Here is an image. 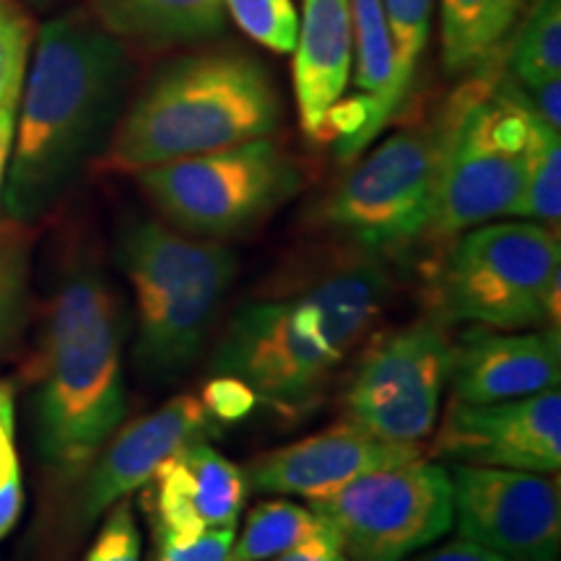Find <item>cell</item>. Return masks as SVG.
I'll list each match as a JSON object with an SVG mask.
<instances>
[{"mask_svg":"<svg viewBox=\"0 0 561 561\" xmlns=\"http://www.w3.org/2000/svg\"><path fill=\"white\" fill-rule=\"evenodd\" d=\"M91 16L146 53L203 45L229 24L224 0H91Z\"/></svg>","mask_w":561,"mask_h":561,"instance_id":"ffe728a7","label":"cell"},{"mask_svg":"<svg viewBox=\"0 0 561 561\" xmlns=\"http://www.w3.org/2000/svg\"><path fill=\"white\" fill-rule=\"evenodd\" d=\"M123 314L96 271H73L55 294L34 401L42 460L79 473L123 424Z\"/></svg>","mask_w":561,"mask_h":561,"instance_id":"277c9868","label":"cell"},{"mask_svg":"<svg viewBox=\"0 0 561 561\" xmlns=\"http://www.w3.org/2000/svg\"><path fill=\"white\" fill-rule=\"evenodd\" d=\"M533 3H536V0H525V5H528V9H530V5H533Z\"/></svg>","mask_w":561,"mask_h":561,"instance_id":"f35d334b","label":"cell"},{"mask_svg":"<svg viewBox=\"0 0 561 561\" xmlns=\"http://www.w3.org/2000/svg\"><path fill=\"white\" fill-rule=\"evenodd\" d=\"M455 401L489 405L559 390L561 354L557 333L473 331L453 346Z\"/></svg>","mask_w":561,"mask_h":561,"instance_id":"e0dca14e","label":"cell"},{"mask_svg":"<svg viewBox=\"0 0 561 561\" xmlns=\"http://www.w3.org/2000/svg\"><path fill=\"white\" fill-rule=\"evenodd\" d=\"M525 26L507 47L512 79L520 87H541L561 76V0H536Z\"/></svg>","mask_w":561,"mask_h":561,"instance_id":"cb8c5ba5","label":"cell"},{"mask_svg":"<svg viewBox=\"0 0 561 561\" xmlns=\"http://www.w3.org/2000/svg\"><path fill=\"white\" fill-rule=\"evenodd\" d=\"M432 458L460 466L557 473L561 466L559 390L489 405L455 401L434 439Z\"/></svg>","mask_w":561,"mask_h":561,"instance_id":"4fadbf2b","label":"cell"},{"mask_svg":"<svg viewBox=\"0 0 561 561\" xmlns=\"http://www.w3.org/2000/svg\"><path fill=\"white\" fill-rule=\"evenodd\" d=\"M268 68L237 47H206L153 70L112 130L102 164L140 172L268 138L280 123Z\"/></svg>","mask_w":561,"mask_h":561,"instance_id":"7a4b0ae2","label":"cell"},{"mask_svg":"<svg viewBox=\"0 0 561 561\" xmlns=\"http://www.w3.org/2000/svg\"><path fill=\"white\" fill-rule=\"evenodd\" d=\"M517 83V81H515ZM520 87V83H517ZM523 100L533 115L551 130H561V81H546L541 87H520Z\"/></svg>","mask_w":561,"mask_h":561,"instance_id":"836d02e7","label":"cell"},{"mask_svg":"<svg viewBox=\"0 0 561 561\" xmlns=\"http://www.w3.org/2000/svg\"><path fill=\"white\" fill-rule=\"evenodd\" d=\"M354 68L348 0H305L294 45V100L307 138L328 140V117L346 96Z\"/></svg>","mask_w":561,"mask_h":561,"instance_id":"ac0fdd59","label":"cell"},{"mask_svg":"<svg viewBox=\"0 0 561 561\" xmlns=\"http://www.w3.org/2000/svg\"><path fill=\"white\" fill-rule=\"evenodd\" d=\"M268 561H348L346 553H343L339 533L333 536H320L312 538V541H305L301 546H294V549L278 553Z\"/></svg>","mask_w":561,"mask_h":561,"instance_id":"e575fe53","label":"cell"},{"mask_svg":"<svg viewBox=\"0 0 561 561\" xmlns=\"http://www.w3.org/2000/svg\"><path fill=\"white\" fill-rule=\"evenodd\" d=\"M216 434V419L201 398L178 396L149 416L133 421L96 460L81 496V517L91 523L112 504L144 489L170 455Z\"/></svg>","mask_w":561,"mask_h":561,"instance_id":"2e32d148","label":"cell"},{"mask_svg":"<svg viewBox=\"0 0 561 561\" xmlns=\"http://www.w3.org/2000/svg\"><path fill=\"white\" fill-rule=\"evenodd\" d=\"M151 561H153V559H151Z\"/></svg>","mask_w":561,"mask_h":561,"instance_id":"ab89813d","label":"cell"},{"mask_svg":"<svg viewBox=\"0 0 561 561\" xmlns=\"http://www.w3.org/2000/svg\"><path fill=\"white\" fill-rule=\"evenodd\" d=\"M227 19L244 37L273 55H291L299 34V13L291 0H224Z\"/></svg>","mask_w":561,"mask_h":561,"instance_id":"484cf974","label":"cell"},{"mask_svg":"<svg viewBox=\"0 0 561 561\" xmlns=\"http://www.w3.org/2000/svg\"><path fill=\"white\" fill-rule=\"evenodd\" d=\"M333 525L312 507L276 500L263 502L248 515L240 541L234 538L229 561H268L278 553L320 536H333Z\"/></svg>","mask_w":561,"mask_h":561,"instance_id":"603a6c76","label":"cell"},{"mask_svg":"<svg viewBox=\"0 0 561 561\" xmlns=\"http://www.w3.org/2000/svg\"><path fill=\"white\" fill-rule=\"evenodd\" d=\"M453 525L510 561H557L561 502L543 473L453 462Z\"/></svg>","mask_w":561,"mask_h":561,"instance_id":"7c38bea8","label":"cell"},{"mask_svg":"<svg viewBox=\"0 0 561 561\" xmlns=\"http://www.w3.org/2000/svg\"><path fill=\"white\" fill-rule=\"evenodd\" d=\"M157 546L159 557L153 553V561H229L231 546H234V528L206 530L191 541Z\"/></svg>","mask_w":561,"mask_h":561,"instance_id":"4dcf8cb0","label":"cell"},{"mask_svg":"<svg viewBox=\"0 0 561 561\" xmlns=\"http://www.w3.org/2000/svg\"><path fill=\"white\" fill-rule=\"evenodd\" d=\"M561 248L557 229L536 221L479 224L462 234L437 273L447 320L523 331L559 314Z\"/></svg>","mask_w":561,"mask_h":561,"instance_id":"ba28073f","label":"cell"},{"mask_svg":"<svg viewBox=\"0 0 561 561\" xmlns=\"http://www.w3.org/2000/svg\"><path fill=\"white\" fill-rule=\"evenodd\" d=\"M248 494L244 471L208 442L170 455L144 491L153 541L182 543L206 530L234 528Z\"/></svg>","mask_w":561,"mask_h":561,"instance_id":"5bb4252c","label":"cell"},{"mask_svg":"<svg viewBox=\"0 0 561 561\" xmlns=\"http://www.w3.org/2000/svg\"><path fill=\"white\" fill-rule=\"evenodd\" d=\"M504 60L462 81V107L453 125L432 231L460 234L512 216L541 138L549 133L523 100ZM557 133V130H553Z\"/></svg>","mask_w":561,"mask_h":561,"instance_id":"8992f818","label":"cell"},{"mask_svg":"<svg viewBox=\"0 0 561 561\" xmlns=\"http://www.w3.org/2000/svg\"><path fill=\"white\" fill-rule=\"evenodd\" d=\"M136 174L140 191L174 229L203 240L252 229L291 201L305 182L299 161L271 136Z\"/></svg>","mask_w":561,"mask_h":561,"instance_id":"9c48e42d","label":"cell"},{"mask_svg":"<svg viewBox=\"0 0 561 561\" xmlns=\"http://www.w3.org/2000/svg\"><path fill=\"white\" fill-rule=\"evenodd\" d=\"M348 561H405L453 528L450 473L413 458L310 500Z\"/></svg>","mask_w":561,"mask_h":561,"instance_id":"30bf717a","label":"cell"},{"mask_svg":"<svg viewBox=\"0 0 561 561\" xmlns=\"http://www.w3.org/2000/svg\"><path fill=\"white\" fill-rule=\"evenodd\" d=\"M434 3L437 0H382L390 37V81L375 112L371 138L380 136L409 104L424 53L430 47Z\"/></svg>","mask_w":561,"mask_h":561,"instance_id":"7402d4cb","label":"cell"},{"mask_svg":"<svg viewBox=\"0 0 561 561\" xmlns=\"http://www.w3.org/2000/svg\"><path fill=\"white\" fill-rule=\"evenodd\" d=\"M32 50L0 201L24 227L42 219L110 144L133 79L130 47L89 11L42 26Z\"/></svg>","mask_w":561,"mask_h":561,"instance_id":"6da1fadb","label":"cell"},{"mask_svg":"<svg viewBox=\"0 0 561 561\" xmlns=\"http://www.w3.org/2000/svg\"><path fill=\"white\" fill-rule=\"evenodd\" d=\"M453 346L439 322L421 320L375 341L346 390L348 419L375 437L419 445L437 424Z\"/></svg>","mask_w":561,"mask_h":561,"instance_id":"8fae6325","label":"cell"},{"mask_svg":"<svg viewBox=\"0 0 561 561\" xmlns=\"http://www.w3.org/2000/svg\"><path fill=\"white\" fill-rule=\"evenodd\" d=\"M21 5H30L34 11H50L53 5H58L60 0H16Z\"/></svg>","mask_w":561,"mask_h":561,"instance_id":"74e56055","label":"cell"},{"mask_svg":"<svg viewBox=\"0 0 561 561\" xmlns=\"http://www.w3.org/2000/svg\"><path fill=\"white\" fill-rule=\"evenodd\" d=\"M21 87H24V81H19L16 87H11L9 91H5L3 100H0V201H3L5 174H9L11 153H13V138H16Z\"/></svg>","mask_w":561,"mask_h":561,"instance_id":"d6a6232c","label":"cell"},{"mask_svg":"<svg viewBox=\"0 0 561 561\" xmlns=\"http://www.w3.org/2000/svg\"><path fill=\"white\" fill-rule=\"evenodd\" d=\"M87 561H140V533L128 500L112 504Z\"/></svg>","mask_w":561,"mask_h":561,"instance_id":"f1b7e54d","label":"cell"},{"mask_svg":"<svg viewBox=\"0 0 561 561\" xmlns=\"http://www.w3.org/2000/svg\"><path fill=\"white\" fill-rule=\"evenodd\" d=\"M421 458L419 445H396L369 434L354 421H339L318 434L255 458L244 471L248 486L265 494L318 500L348 481L380 468Z\"/></svg>","mask_w":561,"mask_h":561,"instance_id":"9a60e30c","label":"cell"},{"mask_svg":"<svg viewBox=\"0 0 561 561\" xmlns=\"http://www.w3.org/2000/svg\"><path fill=\"white\" fill-rule=\"evenodd\" d=\"M30 237L24 224L0 221V356L19 339L26 314Z\"/></svg>","mask_w":561,"mask_h":561,"instance_id":"d4e9b609","label":"cell"},{"mask_svg":"<svg viewBox=\"0 0 561 561\" xmlns=\"http://www.w3.org/2000/svg\"><path fill=\"white\" fill-rule=\"evenodd\" d=\"M201 401L216 421L234 424V421H242L252 409H255L257 392L252 390L248 382L237 380V377L219 375L203 388Z\"/></svg>","mask_w":561,"mask_h":561,"instance_id":"f546056e","label":"cell"},{"mask_svg":"<svg viewBox=\"0 0 561 561\" xmlns=\"http://www.w3.org/2000/svg\"><path fill=\"white\" fill-rule=\"evenodd\" d=\"M442 68L471 76L491 62H507V37L528 13L525 0H437Z\"/></svg>","mask_w":561,"mask_h":561,"instance_id":"44dd1931","label":"cell"},{"mask_svg":"<svg viewBox=\"0 0 561 561\" xmlns=\"http://www.w3.org/2000/svg\"><path fill=\"white\" fill-rule=\"evenodd\" d=\"M388 291V273L367 261L331 273L291 299L244 307L216 346L210 369L280 405L307 403L371 331Z\"/></svg>","mask_w":561,"mask_h":561,"instance_id":"3957f363","label":"cell"},{"mask_svg":"<svg viewBox=\"0 0 561 561\" xmlns=\"http://www.w3.org/2000/svg\"><path fill=\"white\" fill-rule=\"evenodd\" d=\"M16 476H21L16 453V398L9 382H0V486Z\"/></svg>","mask_w":561,"mask_h":561,"instance_id":"1f68e13d","label":"cell"},{"mask_svg":"<svg viewBox=\"0 0 561 561\" xmlns=\"http://www.w3.org/2000/svg\"><path fill=\"white\" fill-rule=\"evenodd\" d=\"M512 216L543 224V227H559L561 219V140L559 133L549 130L541 138L536 157L525 178L523 193L515 203Z\"/></svg>","mask_w":561,"mask_h":561,"instance_id":"4316f807","label":"cell"},{"mask_svg":"<svg viewBox=\"0 0 561 561\" xmlns=\"http://www.w3.org/2000/svg\"><path fill=\"white\" fill-rule=\"evenodd\" d=\"M117 261L136 294V359L151 377L185 369L234 280V252L151 219L125 227Z\"/></svg>","mask_w":561,"mask_h":561,"instance_id":"5b68a950","label":"cell"},{"mask_svg":"<svg viewBox=\"0 0 561 561\" xmlns=\"http://www.w3.org/2000/svg\"><path fill=\"white\" fill-rule=\"evenodd\" d=\"M21 507H24V489H21V476L0 486V541L19 523Z\"/></svg>","mask_w":561,"mask_h":561,"instance_id":"8d00e7d4","label":"cell"},{"mask_svg":"<svg viewBox=\"0 0 561 561\" xmlns=\"http://www.w3.org/2000/svg\"><path fill=\"white\" fill-rule=\"evenodd\" d=\"M413 561H510L502 553L486 549V546H479L468 538H458V541L439 546V549L426 551L424 557L413 559Z\"/></svg>","mask_w":561,"mask_h":561,"instance_id":"d590c367","label":"cell"},{"mask_svg":"<svg viewBox=\"0 0 561 561\" xmlns=\"http://www.w3.org/2000/svg\"><path fill=\"white\" fill-rule=\"evenodd\" d=\"M34 45V24L16 0H0V100L24 81Z\"/></svg>","mask_w":561,"mask_h":561,"instance_id":"83f0119b","label":"cell"},{"mask_svg":"<svg viewBox=\"0 0 561 561\" xmlns=\"http://www.w3.org/2000/svg\"><path fill=\"white\" fill-rule=\"evenodd\" d=\"M462 87L432 117L390 133L322 203V221L369 252H398L432 231Z\"/></svg>","mask_w":561,"mask_h":561,"instance_id":"52a82bcc","label":"cell"},{"mask_svg":"<svg viewBox=\"0 0 561 561\" xmlns=\"http://www.w3.org/2000/svg\"><path fill=\"white\" fill-rule=\"evenodd\" d=\"M354 34V87L356 94L335 104L328 117V140L343 164L369 149L371 123L390 81V37L382 0H348Z\"/></svg>","mask_w":561,"mask_h":561,"instance_id":"d6986e66","label":"cell"}]
</instances>
